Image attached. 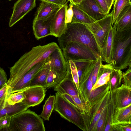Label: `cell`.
Instances as JSON below:
<instances>
[{"mask_svg": "<svg viewBox=\"0 0 131 131\" xmlns=\"http://www.w3.org/2000/svg\"><path fill=\"white\" fill-rule=\"evenodd\" d=\"M59 46L54 42L39 45L33 47L21 56L9 68L10 77L7 83L8 93L25 74L37 63L48 58Z\"/></svg>", "mask_w": 131, "mask_h": 131, "instance_id": "obj_1", "label": "cell"}, {"mask_svg": "<svg viewBox=\"0 0 131 131\" xmlns=\"http://www.w3.org/2000/svg\"><path fill=\"white\" fill-rule=\"evenodd\" d=\"M111 63L114 68L121 70L131 66V27L115 30Z\"/></svg>", "mask_w": 131, "mask_h": 131, "instance_id": "obj_2", "label": "cell"}, {"mask_svg": "<svg viewBox=\"0 0 131 131\" xmlns=\"http://www.w3.org/2000/svg\"><path fill=\"white\" fill-rule=\"evenodd\" d=\"M58 41L62 50L70 41L78 42L89 48L98 59L101 58L100 50L91 32L83 24L71 22L67 24L65 32L60 37Z\"/></svg>", "mask_w": 131, "mask_h": 131, "instance_id": "obj_3", "label": "cell"}, {"mask_svg": "<svg viewBox=\"0 0 131 131\" xmlns=\"http://www.w3.org/2000/svg\"><path fill=\"white\" fill-rule=\"evenodd\" d=\"M43 119L29 109L11 117L7 131H45Z\"/></svg>", "mask_w": 131, "mask_h": 131, "instance_id": "obj_4", "label": "cell"}, {"mask_svg": "<svg viewBox=\"0 0 131 131\" xmlns=\"http://www.w3.org/2000/svg\"><path fill=\"white\" fill-rule=\"evenodd\" d=\"M53 110L63 118L84 131H88L85 118L80 110L68 101L60 94L56 93Z\"/></svg>", "mask_w": 131, "mask_h": 131, "instance_id": "obj_5", "label": "cell"}, {"mask_svg": "<svg viewBox=\"0 0 131 131\" xmlns=\"http://www.w3.org/2000/svg\"><path fill=\"white\" fill-rule=\"evenodd\" d=\"M62 50L67 62L70 60L74 61L80 60L96 61L98 59L89 48L78 42H69Z\"/></svg>", "mask_w": 131, "mask_h": 131, "instance_id": "obj_6", "label": "cell"}, {"mask_svg": "<svg viewBox=\"0 0 131 131\" xmlns=\"http://www.w3.org/2000/svg\"><path fill=\"white\" fill-rule=\"evenodd\" d=\"M112 14L91 24H85L93 35L100 51L106 37L112 25Z\"/></svg>", "mask_w": 131, "mask_h": 131, "instance_id": "obj_7", "label": "cell"}, {"mask_svg": "<svg viewBox=\"0 0 131 131\" xmlns=\"http://www.w3.org/2000/svg\"><path fill=\"white\" fill-rule=\"evenodd\" d=\"M49 58L50 69L57 75L59 83L65 78L70 70L68 63L59 46L53 51Z\"/></svg>", "mask_w": 131, "mask_h": 131, "instance_id": "obj_8", "label": "cell"}, {"mask_svg": "<svg viewBox=\"0 0 131 131\" xmlns=\"http://www.w3.org/2000/svg\"><path fill=\"white\" fill-rule=\"evenodd\" d=\"M68 0L56 12L51 19L50 26L51 36L59 38L66 32L67 24L65 21V15L68 8Z\"/></svg>", "mask_w": 131, "mask_h": 131, "instance_id": "obj_9", "label": "cell"}, {"mask_svg": "<svg viewBox=\"0 0 131 131\" xmlns=\"http://www.w3.org/2000/svg\"><path fill=\"white\" fill-rule=\"evenodd\" d=\"M36 6V0H18L14 4L13 11L10 18L9 27L13 26Z\"/></svg>", "mask_w": 131, "mask_h": 131, "instance_id": "obj_10", "label": "cell"}, {"mask_svg": "<svg viewBox=\"0 0 131 131\" xmlns=\"http://www.w3.org/2000/svg\"><path fill=\"white\" fill-rule=\"evenodd\" d=\"M110 95L109 90L92 107L87 119L88 131H96L97 122L103 111L108 103Z\"/></svg>", "mask_w": 131, "mask_h": 131, "instance_id": "obj_11", "label": "cell"}, {"mask_svg": "<svg viewBox=\"0 0 131 131\" xmlns=\"http://www.w3.org/2000/svg\"><path fill=\"white\" fill-rule=\"evenodd\" d=\"M46 91V90L42 86L28 87L22 91L25 98L21 102L29 107L38 105L43 100Z\"/></svg>", "mask_w": 131, "mask_h": 131, "instance_id": "obj_12", "label": "cell"}, {"mask_svg": "<svg viewBox=\"0 0 131 131\" xmlns=\"http://www.w3.org/2000/svg\"><path fill=\"white\" fill-rule=\"evenodd\" d=\"M49 58L37 63L25 74L8 92V96L12 93L22 91L29 87L32 79L43 68Z\"/></svg>", "mask_w": 131, "mask_h": 131, "instance_id": "obj_13", "label": "cell"}, {"mask_svg": "<svg viewBox=\"0 0 131 131\" xmlns=\"http://www.w3.org/2000/svg\"><path fill=\"white\" fill-rule=\"evenodd\" d=\"M114 92L115 108L122 107L131 104V87L122 84Z\"/></svg>", "mask_w": 131, "mask_h": 131, "instance_id": "obj_14", "label": "cell"}, {"mask_svg": "<svg viewBox=\"0 0 131 131\" xmlns=\"http://www.w3.org/2000/svg\"><path fill=\"white\" fill-rule=\"evenodd\" d=\"M78 5L82 10L96 21L108 15L101 10L96 0H83Z\"/></svg>", "mask_w": 131, "mask_h": 131, "instance_id": "obj_15", "label": "cell"}, {"mask_svg": "<svg viewBox=\"0 0 131 131\" xmlns=\"http://www.w3.org/2000/svg\"><path fill=\"white\" fill-rule=\"evenodd\" d=\"M54 87V90L60 94L66 93L71 96L79 97L74 83L70 70L65 78Z\"/></svg>", "mask_w": 131, "mask_h": 131, "instance_id": "obj_16", "label": "cell"}, {"mask_svg": "<svg viewBox=\"0 0 131 131\" xmlns=\"http://www.w3.org/2000/svg\"><path fill=\"white\" fill-rule=\"evenodd\" d=\"M113 26L106 37L100 51L102 61L107 63H111L112 60L113 35L116 29L114 25Z\"/></svg>", "mask_w": 131, "mask_h": 131, "instance_id": "obj_17", "label": "cell"}, {"mask_svg": "<svg viewBox=\"0 0 131 131\" xmlns=\"http://www.w3.org/2000/svg\"><path fill=\"white\" fill-rule=\"evenodd\" d=\"M61 6L41 1L35 15V18L46 20L53 16Z\"/></svg>", "mask_w": 131, "mask_h": 131, "instance_id": "obj_18", "label": "cell"}, {"mask_svg": "<svg viewBox=\"0 0 131 131\" xmlns=\"http://www.w3.org/2000/svg\"><path fill=\"white\" fill-rule=\"evenodd\" d=\"M54 15L45 21L34 18L32 23V29L34 34L37 40L51 36L50 24Z\"/></svg>", "mask_w": 131, "mask_h": 131, "instance_id": "obj_19", "label": "cell"}, {"mask_svg": "<svg viewBox=\"0 0 131 131\" xmlns=\"http://www.w3.org/2000/svg\"><path fill=\"white\" fill-rule=\"evenodd\" d=\"M131 124V104L115 108L111 124Z\"/></svg>", "mask_w": 131, "mask_h": 131, "instance_id": "obj_20", "label": "cell"}, {"mask_svg": "<svg viewBox=\"0 0 131 131\" xmlns=\"http://www.w3.org/2000/svg\"><path fill=\"white\" fill-rule=\"evenodd\" d=\"M113 24L117 30H123L131 27V4L127 5L123 9Z\"/></svg>", "mask_w": 131, "mask_h": 131, "instance_id": "obj_21", "label": "cell"}, {"mask_svg": "<svg viewBox=\"0 0 131 131\" xmlns=\"http://www.w3.org/2000/svg\"><path fill=\"white\" fill-rule=\"evenodd\" d=\"M113 68L111 63L100 65L96 81L93 86L92 90L103 85L107 83L109 81L110 74Z\"/></svg>", "mask_w": 131, "mask_h": 131, "instance_id": "obj_22", "label": "cell"}, {"mask_svg": "<svg viewBox=\"0 0 131 131\" xmlns=\"http://www.w3.org/2000/svg\"><path fill=\"white\" fill-rule=\"evenodd\" d=\"M50 63L49 58L48 61L43 68L31 80L29 87L41 86L44 87L50 70Z\"/></svg>", "mask_w": 131, "mask_h": 131, "instance_id": "obj_23", "label": "cell"}, {"mask_svg": "<svg viewBox=\"0 0 131 131\" xmlns=\"http://www.w3.org/2000/svg\"><path fill=\"white\" fill-rule=\"evenodd\" d=\"M71 4L73 13L71 22L88 24L96 21L82 10L78 5Z\"/></svg>", "mask_w": 131, "mask_h": 131, "instance_id": "obj_24", "label": "cell"}, {"mask_svg": "<svg viewBox=\"0 0 131 131\" xmlns=\"http://www.w3.org/2000/svg\"><path fill=\"white\" fill-rule=\"evenodd\" d=\"M29 107L21 102L13 105L7 104L4 108L0 110V118L6 115L11 117L27 110Z\"/></svg>", "mask_w": 131, "mask_h": 131, "instance_id": "obj_25", "label": "cell"}, {"mask_svg": "<svg viewBox=\"0 0 131 131\" xmlns=\"http://www.w3.org/2000/svg\"><path fill=\"white\" fill-rule=\"evenodd\" d=\"M109 88L108 82L106 84L92 90L89 98L91 110L92 107L109 91Z\"/></svg>", "mask_w": 131, "mask_h": 131, "instance_id": "obj_26", "label": "cell"}, {"mask_svg": "<svg viewBox=\"0 0 131 131\" xmlns=\"http://www.w3.org/2000/svg\"><path fill=\"white\" fill-rule=\"evenodd\" d=\"M122 74L121 70L113 69L110 74V80L108 82L110 91H114L121 85Z\"/></svg>", "mask_w": 131, "mask_h": 131, "instance_id": "obj_27", "label": "cell"}, {"mask_svg": "<svg viewBox=\"0 0 131 131\" xmlns=\"http://www.w3.org/2000/svg\"><path fill=\"white\" fill-rule=\"evenodd\" d=\"M55 101V96L50 95L43 106L42 111L39 115L45 121H49L53 110Z\"/></svg>", "mask_w": 131, "mask_h": 131, "instance_id": "obj_28", "label": "cell"}, {"mask_svg": "<svg viewBox=\"0 0 131 131\" xmlns=\"http://www.w3.org/2000/svg\"><path fill=\"white\" fill-rule=\"evenodd\" d=\"M110 91L108 104V111L104 131H110L113 114L115 107L114 104L113 91Z\"/></svg>", "mask_w": 131, "mask_h": 131, "instance_id": "obj_29", "label": "cell"}, {"mask_svg": "<svg viewBox=\"0 0 131 131\" xmlns=\"http://www.w3.org/2000/svg\"><path fill=\"white\" fill-rule=\"evenodd\" d=\"M131 4L130 0H115L113 9L111 12L112 16V25L119 15L127 5Z\"/></svg>", "mask_w": 131, "mask_h": 131, "instance_id": "obj_30", "label": "cell"}, {"mask_svg": "<svg viewBox=\"0 0 131 131\" xmlns=\"http://www.w3.org/2000/svg\"><path fill=\"white\" fill-rule=\"evenodd\" d=\"M93 61L88 60H80L73 61L77 68L79 80Z\"/></svg>", "mask_w": 131, "mask_h": 131, "instance_id": "obj_31", "label": "cell"}, {"mask_svg": "<svg viewBox=\"0 0 131 131\" xmlns=\"http://www.w3.org/2000/svg\"><path fill=\"white\" fill-rule=\"evenodd\" d=\"M67 62L69 64L70 73L74 83L79 96L80 89L79 78L77 68L75 64L72 61L70 60Z\"/></svg>", "mask_w": 131, "mask_h": 131, "instance_id": "obj_32", "label": "cell"}, {"mask_svg": "<svg viewBox=\"0 0 131 131\" xmlns=\"http://www.w3.org/2000/svg\"><path fill=\"white\" fill-rule=\"evenodd\" d=\"M108 104L103 111L98 120L96 131H104L108 113Z\"/></svg>", "mask_w": 131, "mask_h": 131, "instance_id": "obj_33", "label": "cell"}, {"mask_svg": "<svg viewBox=\"0 0 131 131\" xmlns=\"http://www.w3.org/2000/svg\"><path fill=\"white\" fill-rule=\"evenodd\" d=\"M25 98L23 91L18 92L10 94L7 99V102L9 105H13L21 102Z\"/></svg>", "mask_w": 131, "mask_h": 131, "instance_id": "obj_34", "label": "cell"}, {"mask_svg": "<svg viewBox=\"0 0 131 131\" xmlns=\"http://www.w3.org/2000/svg\"><path fill=\"white\" fill-rule=\"evenodd\" d=\"M58 83V82L57 75L50 69L44 88L47 90L51 87H54Z\"/></svg>", "mask_w": 131, "mask_h": 131, "instance_id": "obj_35", "label": "cell"}, {"mask_svg": "<svg viewBox=\"0 0 131 131\" xmlns=\"http://www.w3.org/2000/svg\"><path fill=\"white\" fill-rule=\"evenodd\" d=\"M7 88L8 86L7 83H6L0 90V110L5 108L7 104Z\"/></svg>", "mask_w": 131, "mask_h": 131, "instance_id": "obj_36", "label": "cell"}, {"mask_svg": "<svg viewBox=\"0 0 131 131\" xmlns=\"http://www.w3.org/2000/svg\"><path fill=\"white\" fill-rule=\"evenodd\" d=\"M131 124L111 125L110 131H131Z\"/></svg>", "mask_w": 131, "mask_h": 131, "instance_id": "obj_37", "label": "cell"}, {"mask_svg": "<svg viewBox=\"0 0 131 131\" xmlns=\"http://www.w3.org/2000/svg\"><path fill=\"white\" fill-rule=\"evenodd\" d=\"M12 117L6 115L0 118V131H6L9 127Z\"/></svg>", "mask_w": 131, "mask_h": 131, "instance_id": "obj_38", "label": "cell"}, {"mask_svg": "<svg viewBox=\"0 0 131 131\" xmlns=\"http://www.w3.org/2000/svg\"><path fill=\"white\" fill-rule=\"evenodd\" d=\"M123 84L131 87V66L124 72L122 73V80Z\"/></svg>", "mask_w": 131, "mask_h": 131, "instance_id": "obj_39", "label": "cell"}, {"mask_svg": "<svg viewBox=\"0 0 131 131\" xmlns=\"http://www.w3.org/2000/svg\"><path fill=\"white\" fill-rule=\"evenodd\" d=\"M73 12L72 8V5L70 4L69 7L66 10L65 15V21L66 24L71 22L73 16Z\"/></svg>", "mask_w": 131, "mask_h": 131, "instance_id": "obj_40", "label": "cell"}, {"mask_svg": "<svg viewBox=\"0 0 131 131\" xmlns=\"http://www.w3.org/2000/svg\"><path fill=\"white\" fill-rule=\"evenodd\" d=\"M8 81L6 72L3 68L0 67V90L5 84L7 83Z\"/></svg>", "mask_w": 131, "mask_h": 131, "instance_id": "obj_41", "label": "cell"}, {"mask_svg": "<svg viewBox=\"0 0 131 131\" xmlns=\"http://www.w3.org/2000/svg\"><path fill=\"white\" fill-rule=\"evenodd\" d=\"M96 1L103 12L107 15L108 14H109L110 10L108 8L105 0H96Z\"/></svg>", "mask_w": 131, "mask_h": 131, "instance_id": "obj_42", "label": "cell"}, {"mask_svg": "<svg viewBox=\"0 0 131 131\" xmlns=\"http://www.w3.org/2000/svg\"><path fill=\"white\" fill-rule=\"evenodd\" d=\"M41 1H44L53 4L62 6L67 2V0H40Z\"/></svg>", "mask_w": 131, "mask_h": 131, "instance_id": "obj_43", "label": "cell"}, {"mask_svg": "<svg viewBox=\"0 0 131 131\" xmlns=\"http://www.w3.org/2000/svg\"><path fill=\"white\" fill-rule=\"evenodd\" d=\"M60 94L63 97L65 98L69 102L71 103L77 108L80 110L77 105L75 103L73 99L70 96L66 93H63Z\"/></svg>", "mask_w": 131, "mask_h": 131, "instance_id": "obj_44", "label": "cell"}, {"mask_svg": "<svg viewBox=\"0 0 131 131\" xmlns=\"http://www.w3.org/2000/svg\"><path fill=\"white\" fill-rule=\"evenodd\" d=\"M109 9L110 10L114 2V0H105Z\"/></svg>", "mask_w": 131, "mask_h": 131, "instance_id": "obj_45", "label": "cell"}, {"mask_svg": "<svg viewBox=\"0 0 131 131\" xmlns=\"http://www.w3.org/2000/svg\"><path fill=\"white\" fill-rule=\"evenodd\" d=\"M70 2V4H76L77 0H68Z\"/></svg>", "mask_w": 131, "mask_h": 131, "instance_id": "obj_46", "label": "cell"}, {"mask_svg": "<svg viewBox=\"0 0 131 131\" xmlns=\"http://www.w3.org/2000/svg\"><path fill=\"white\" fill-rule=\"evenodd\" d=\"M83 0H77L76 4H79Z\"/></svg>", "mask_w": 131, "mask_h": 131, "instance_id": "obj_47", "label": "cell"}, {"mask_svg": "<svg viewBox=\"0 0 131 131\" xmlns=\"http://www.w3.org/2000/svg\"><path fill=\"white\" fill-rule=\"evenodd\" d=\"M8 0L9 1H11L12 0Z\"/></svg>", "mask_w": 131, "mask_h": 131, "instance_id": "obj_48", "label": "cell"}]
</instances>
